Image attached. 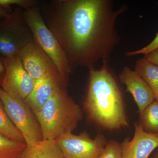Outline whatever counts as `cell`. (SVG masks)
<instances>
[{"label":"cell","instance_id":"cell-1","mask_svg":"<svg viewBox=\"0 0 158 158\" xmlns=\"http://www.w3.org/2000/svg\"><path fill=\"white\" fill-rule=\"evenodd\" d=\"M39 6L72 73L79 67L94 69L99 62L108 64L120 41L116 20L126 5L115 9L112 0H53Z\"/></svg>","mask_w":158,"mask_h":158},{"label":"cell","instance_id":"cell-2","mask_svg":"<svg viewBox=\"0 0 158 158\" xmlns=\"http://www.w3.org/2000/svg\"><path fill=\"white\" fill-rule=\"evenodd\" d=\"M83 106L88 120L101 129L113 131L129 126L123 92L108 64L89 70Z\"/></svg>","mask_w":158,"mask_h":158},{"label":"cell","instance_id":"cell-3","mask_svg":"<svg viewBox=\"0 0 158 158\" xmlns=\"http://www.w3.org/2000/svg\"><path fill=\"white\" fill-rule=\"evenodd\" d=\"M35 115L43 139L52 140L73 133L83 117L82 109L69 96L66 88L58 90Z\"/></svg>","mask_w":158,"mask_h":158},{"label":"cell","instance_id":"cell-4","mask_svg":"<svg viewBox=\"0 0 158 158\" xmlns=\"http://www.w3.org/2000/svg\"><path fill=\"white\" fill-rule=\"evenodd\" d=\"M24 15L34 42L49 57L62 78L68 82L72 73L58 40L46 24L39 6L25 9Z\"/></svg>","mask_w":158,"mask_h":158},{"label":"cell","instance_id":"cell-5","mask_svg":"<svg viewBox=\"0 0 158 158\" xmlns=\"http://www.w3.org/2000/svg\"><path fill=\"white\" fill-rule=\"evenodd\" d=\"M33 35L24 15V9L15 8L0 21V56L9 58L17 56L29 43Z\"/></svg>","mask_w":158,"mask_h":158},{"label":"cell","instance_id":"cell-6","mask_svg":"<svg viewBox=\"0 0 158 158\" xmlns=\"http://www.w3.org/2000/svg\"><path fill=\"white\" fill-rule=\"evenodd\" d=\"M0 98L10 120L31 147L43 139L37 117L25 100L9 96L0 87Z\"/></svg>","mask_w":158,"mask_h":158},{"label":"cell","instance_id":"cell-7","mask_svg":"<svg viewBox=\"0 0 158 158\" xmlns=\"http://www.w3.org/2000/svg\"><path fill=\"white\" fill-rule=\"evenodd\" d=\"M55 141L65 158H98L108 141L102 134L91 138L85 131L78 135L68 133Z\"/></svg>","mask_w":158,"mask_h":158},{"label":"cell","instance_id":"cell-8","mask_svg":"<svg viewBox=\"0 0 158 158\" xmlns=\"http://www.w3.org/2000/svg\"><path fill=\"white\" fill-rule=\"evenodd\" d=\"M2 60L6 73L1 88L9 96L25 100L31 93L36 81L27 71L19 54Z\"/></svg>","mask_w":158,"mask_h":158},{"label":"cell","instance_id":"cell-9","mask_svg":"<svg viewBox=\"0 0 158 158\" xmlns=\"http://www.w3.org/2000/svg\"><path fill=\"white\" fill-rule=\"evenodd\" d=\"M19 56L24 67L35 81L58 72L52 61L34 40L20 51Z\"/></svg>","mask_w":158,"mask_h":158},{"label":"cell","instance_id":"cell-10","mask_svg":"<svg viewBox=\"0 0 158 158\" xmlns=\"http://www.w3.org/2000/svg\"><path fill=\"white\" fill-rule=\"evenodd\" d=\"M68 83L58 72L49 73L36 81L33 90L25 101L36 114L58 90L66 88Z\"/></svg>","mask_w":158,"mask_h":158},{"label":"cell","instance_id":"cell-11","mask_svg":"<svg viewBox=\"0 0 158 158\" xmlns=\"http://www.w3.org/2000/svg\"><path fill=\"white\" fill-rule=\"evenodd\" d=\"M135 134L121 143L122 158H149L158 148V135L146 132L139 123H135Z\"/></svg>","mask_w":158,"mask_h":158},{"label":"cell","instance_id":"cell-12","mask_svg":"<svg viewBox=\"0 0 158 158\" xmlns=\"http://www.w3.org/2000/svg\"><path fill=\"white\" fill-rule=\"evenodd\" d=\"M119 79L126 87L125 92L132 95L139 113L155 100L152 90L135 71L126 66L120 73Z\"/></svg>","mask_w":158,"mask_h":158},{"label":"cell","instance_id":"cell-13","mask_svg":"<svg viewBox=\"0 0 158 158\" xmlns=\"http://www.w3.org/2000/svg\"><path fill=\"white\" fill-rule=\"evenodd\" d=\"M21 158H65L55 140L43 139L31 147H26Z\"/></svg>","mask_w":158,"mask_h":158},{"label":"cell","instance_id":"cell-14","mask_svg":"<svg viewBox=\"0 0 158 158\" xmlns=\"http://www.w3.org/2000/svg\"><path fill=\"white\" fill-rule=\"evenodd\" d=\"M135 71L149 86L155 100L158 101V65L149 62L144 56L136 62Z\"/></svg>","mask_w":158,"mask_h":158},{"label":"cell","instance_id":"cell-15","mask_svg":"<svg viewBox=\"0 0 158 158\" xmlns=\"http://www.w3.org/2000/svg\"><path fill=\"white\" fill-rule=\"evenodd\" d=\"M140 121L146 132L158 135V101L154 100L139 113Z\"/></svg>","mask_w":158,"mask_h":158},{"label":"cell","instance_id":"cell-16","mask_svg":"<svg viewBox=\"0 0 158 158\" xmlns=\"http://www.w3.org/2000/svg\"><path fill=\"white\" fill-rule=\"evenodd\" d=\"M25 143L15 141L0 133V158H21Z\"/></svg>","mask_w":158,"mask_h":158},{"label":"cell","instance_id":"cell-17","mask_svg":"<svg viewBox=\"0 0 158 158\" xmlns=\"http://www.w3.org/2000/svg\"><path fill=\"white\" fill-rule=\"evenodd\" d=\"M0 133L15 141L25 142L22 135L11 122L0 98Z\"/></svg>","mask_w":158,"mask_h":158},{"label":"cell","instance_id":"cell-18","mask_svg":"<svg viewBox=\"0 0 158 158\" xmlns=\"http://www.w3.org/2000/svg\"><path fill=\"white\" fill-rule=\"evenodd\" d=\"M98 158H122L121 143L113 139L108 141Z\"/></svg>","mask_w":158,"mask_h":158},{"label":"cell","instance_id":"cell-19","mask_svg":"<svg viewBox=\"0 0 158 158\" xmlns=\"http://www.w3.org/2000/svg\"><path fill=\"white\" fill-rule=\"evenodd\" d=\"M40 3L37 0H0L1 6L11 8L12 5H16L24 10L38 6Z\"/></svg>","mask_w":158,"mask_h":158},{"label":"cell","instance_id":"cell-20","mask_svg":"<svg viewBox=\"0 0 158 158\" xmlns=\"http://www.w3.org/2000/svg\"><path fill=\"white\" fill-rule=\"evenodd\" d=\"M157 48H158V33L157 34L155 38L148 45L138 50L126 52L125 55L127 56L128 57L133 56H137L140 54H143L145 56Z\"/></svg>","mask_w":158,"mask_h":158},{"label":"cell","instance_id":"cell-21","mask_svg":"<svg viewBox=\"0 0 158 158\" xmlns=\"http://www.w3.org/2000/svg\"><path fill=\"white\" fill-rule=\"evenodd\" d=\"M144 57L149 62L158 66V48L145 55Z\"/></svg>","mask_w":158,"mask_h":158},{"label":"cell","instance_id":"cell-22","mask_svg":"<svg viewBox=\"0 0 158 158\" xmlns=\"http://www.w3.org/2000/svg\"><path fill=\"white\" fill-rule=\"evenodd\" d=\"M12 11L11 8H8L0 5V19H3L6 17Z\"/></svg>","mask_w":158,"mask_h":158},{"label":"cell","instance_id":"cell-23","mask_svg":"<svg viewBox=\"0 0 158 158\" xmlns=\"http://www.w3.org/2000/svg\"><path fill=\"white\" fill-rule=\"evenodd\" d=\"M6 73V69L2 60V57L0 56V87L2 86L3 80Z\"/></svg>","mask_w":158,"mask_h":158},{"label":"cell","instance_id":"cell-24","mask_svg":"<svg viewBox=\"0 0 158 158\" xmlns=\"http://www.w3.org/2000/svg\"><path fill=\"white\" fill-rule=\"evenodd\" d=\"M155 152L150 158H158V148L156 149Z\"/></svg>","mask_w":158,"mask_h":158}]
</instances>
